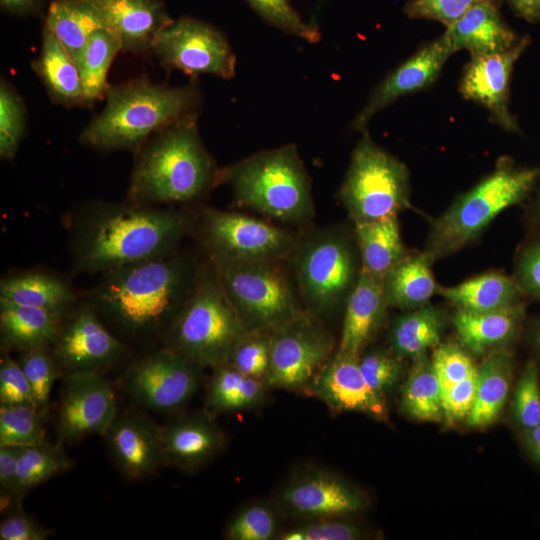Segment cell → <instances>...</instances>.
<instances>
[{
	"label": "cell",
	"mask_w": 540,
	"mask_h": 540,
	"mask_svg": "<svg viewBox=\"0 0 540 540\" xmlns=\"http://www.w3.org/2000/svg\"><path fill=\"white\" fill-rule=\"evenodd\" d=\"M163 453L166 461L192 467L204 463L221 445V434L204 417L177 420L161 427Z\"/></svg>",
	"instance_id": "obj_28"
},
{
	"label": "cell",
	"mask_w": 540,
	"mask_h": 540,
	"mask_svg": "<svg viewBox=\"0 0 540 540\" xmlns=\"http://www.w3.org/2000/svg\"><path fill=\"white\" fill-rule=\"evenodd\" d=\"M310 391L335 411L362 412L380 421L388 418L384 396L368 385L356 355L338 351L314 374Z\"/></svg>",
	"instance_id": "obj_19"
},
{
	"label": "cell",
	"mask_w": 540,
	"mask_h": 540,
	"mask_svg": "<svg viewBox=\"0 0 540 540\" xmlns=\"http://www.w3.org/2000/svg\"><path fill=\"white\" fill-rule=\"evenodd\" d=\"M359 367L368 385L382 396L395 386L403 370L399 356L382 351L359 358Z\"/></svg>",
	"instance_id": "obj_47"
},
{
	"label": "cell",
	"mask_w": 540,
	"mask_h": 540,
	"mask_svg": "<svg viewBox=\"0 0 540 540\" xmlns=\"http://www.w3.org/2000/svg\"><path fill=\"white\" fill-rule=\"evenodd\" d=\"M44 28L76 61L93 32L104 27L89 0H54L49 6Z\"/></svg>",
	"instance_id": "obj_35"
},
{
	"label": "cell",
	"mask_w": 540,
	"mask_h": 540,
	"mask_svg": "<svg viewBox=\"0 0 540 540\" xmlns=\"http://www.w3.org/2000/svg\"><path fill=\"white\" fill-rule=\"evenodd\" d=\"M291 257L302 297L321 312L338 306L350 294L360 273L349 240L333 230L299 241Z\"/></svg>",
	"instance_id": "obj_10"
},
{
	"label": "cell",
	"mask_w": 540,
	"mask_h": 540,
	"mask_svg": "<svg viewBox=\"0 0 540 540\" xmlns=\"http://www.w3.org/2000/svg\"><path fill=\"white\" fill-rule=\"evenodd\" d=\"M513 416L525 430L540 424V383L535 362H529L516 385L513 403Z\"/></svg>",
	"instance_id": "obj_45"
},
{
	"label": "cell",
	"mask_w": 540,
	"mask_h": 540,
	"mask_svg": "<svg viewBox=\"0 0 540 540\" xmlns=\"http://www.w3.org/2000/svg\"><path fill=\"white\" fill-rule=\"evenodd\" d=\"M286 506L307 517H333L355 513L363 508L364 499L341 479L314 473L292 482L283 493Z\"/></svg>",
	"instance_id": "obj_22"
},
{
	"label": "cell",
	"mask_w": 540,
	"mask_h": 540,
	"mask_svg": "<svg viewBox=\"0 0 540 540\" xmlns=\"http://www.w3.org/2000/svg\"><path fill=\"white\" fill-rule=\"evenodd\" d=\"M387 307L383 278L360 269L347 297L339 351L358 356L380 326Z\"/></svg>",
	"instance_id": "obj_24"
},
{
	"label": "cell",
	"mask_w": 540,
	"mask_h": 540,
	"mask_svg": "<svg viewBox=\"0 0 540 540\" xmlns=\"http://www.w3.org/2000/svg\"><path fill=\"white\" fill-rule=\"evenodd\" d=\"M228 184L235 201L288 223L314 216L310 177L293 144L264 150L218 172V184Z\"/></svg>",
	"instance_id": "obj_5"
},
{
	"label": "cell",
	"mask_w": 540,
	"mask_h": 540,
	"mask_svg": "<svg viewBox=\"0 0 540 540\" xmlns=\"http://www.w3.org/2000/svg\"><path fill=\"white\" fill-rule=\"evenodd\" d=\"M116 416L113 388L100 371L67 374L57 421L61 441L104 435Z\"/></svg>",
	"instance_id": "obj_15"
},
{
	"label": "cell",
	"mask_w": 540,
	"mask_h": 540,
	"mask_svg": "<svg viewBox=\"0 0 540 540\" xmlns=\"http://www.w3.org/2000/svg\"><path fill=\"white\" fill-rule=\"evenodd\" d=\"M228 364L246 376L266 378L270 364V332L247 331Z\"/></svg>",
	"instance_id": "obj_43"
},
{
	"label": "cell",
	"mask_w": 540,
	"mask_h": 540,
	"mask_svg": "<svg viewBox=\"0 0 540 540\" xmlns=\"http://www.w3.org/2000/svg\"><path fill=\"white\" fill-rule=\"evenodd\" d=\"M415 358L403 388L401 409L418 421L440 422L443 420L441 385L425 353Z\"/></svg>",
	"instance_id": "obj_37"
},
{
	"label": "cell",
	"mask_w": 540,
	"mask_h": 540,
	"mask_svg": "<svg viewBox=\"0 0 540 540\" xmlns=\"http://www.w3.org/2000/svg\"><path fill=\"white\" fill-rule=\"evenodd\" d=\"M260 379L240 373L229 364L215 368L208 391V404L215 411H233L251 407L261 400Z\"/></svg>",
	"instance_id": "obj_38"
},
{
	"label": "cell",
	"mask_w": 540,
	"mask_h": 540,
	"mask_svg": "<svg viewBox=\"0 0 540 540\" xmlns=\"http://www.w3.org/2000/svg\"><path fill=\"white\" fill-rule=\"evenodd\" d=\"M275 531V519L269 509L253 505L239 513L228 527L227 536L234 540H268Z\"/></svg>",
	"instance_id": "obj_49"
},
{
	"label": "cell",
	"mask_w": 540,
	"mask_h": 540,
	"mask_svg": "<svg viewBox=\"0 0 540 540\" xmlns=\"http://www.w3.org/2000/svg\"><path fill=\"white\" fill-rule=\"evenodd\" d=\"M104 109L82 130L79 141L111 151H138L158 132L188 118L201 106L196 84L174 87L146 77L110 86Z\"/></svg>",
	"instance_id": "obj_3"
},
{
	"label": "cell",
	"mask_w": 540,
	"mask_h": 540,
	"mask_svg": "<svg viewBox=\"0 0 540 540\" xmlns=\"http://www.w3.org/2000/svg\"><path fill=\"white\" fill-rule=\"evenodd\" d=\"M512 356L496 350L488 354L477 370L476 400L466 420L473 428L486 427L498 419L508 398Z\"/></svg>",
	"instance_id": "obj_30"
},
{
	"label": "cell",
	"mask_w": 540,
	"mask_h": 540,
	"mask_svg": "<svg viewBox=\"0 0 540 540\" xmlns=\"http://www.w3.org/2000/svg\"><path fill=\"white\" fill-rule=\"evenodd\" d=\"M45 411L32 404L0 406V445L28 446L45 442Z\"/></svg>",
	"instance_id": "obj_40"
},
{
	"label": "cell",
	"mask_w": 540,
	"mask_h": 540,
	"mask_svg": "<svg viewBox=\"0 0 540 540\" xmlns=\"http://www.w3.org/2000/svg\"><path fill=\"white\" fill-rule=\"evenodd\" d=\"M444 326L442 311L426 303L397 317L389 332V344L399 357H417L440 344Z\"/></svg>",
	"instance_id": "obj_34"
},
{
	"label": "cell",
	"mask_w": 540,
	"mask_h": 540,
	"mask_svg": "<svg viewBox=\"0 0 540 540\" xmlns=\"http://www.w3.org/2000/svg\"><path fill=\"white\" fill-rule=\"evenodd\" d=\"M333 349L330 334L303 312L270 332V386L297 388L308 382Z\"/></svg>",
	"instance_id": "obj_13"
},
{
	"label": "cell",
	"mask_w": 540,
	"mask_h": 540,
	"mask_svg": "<svg viewBox=\"0 0 540 540\" xmlns=\"http://www.w3.org/2000/svg\"><path fill=\"white\" fill-rule=\"evenodd\" d=\"M21 448L22 446L0 445V487L5 494H15Z\"/></svg>",
	"instance_id": "obj_55"
},
{
	"label": "cell",
	"mask_w": 540,
	"mask_h": 540,
	"mask_svg": "<svg viewBox=\"0 0 540 540\" xmlns=\"http://www.w3.org/2000/svg\"><path fill=\"white\" fill-rule=\"evenodd\" d=\"M195 276L184 259L171 253L102 273L91 299L94 307L123 331L152 334L167 324L170 327L190 294Z\"/></svg>",
	"instance_id": "obj_2"
},
{
	"label": "cell",
	"mask_w": 540,
	"mask_h": 540,
	"mask_svg": "<svg viewBox=\"0 0 540 540\" xmlns=\"http://www.w3.org/2000/svg\"><path fill=\"white\" fill-rule=\"evenodd\" d=\"M0 298L62 314H67L75 300L72 289L65 281L40 271L3 278L0 283Z\"/></svg>",
	"instance_id": "obj_32"
},
{
	"label": "cell",
	"mask_w": 540,
	"mask_h": 540,
	"mask_svg": "<svg viewBox=\"0 0 540 540\" xmlns=\"http://www.w3.org/2000/svg\"><path fill=\"white\" fill-rule=\"evenodd\" d=\"M437 292L457 309L476 312L515 304L523 293L516 280L497 272L485 273L452 287H438Z\"/></svg>",
	"instance_id": "obj_31"
},
{
	"label": "cell",
	"mask_w": 540,
	"mask_h": 540,
	"mask_svg": "<svg viewBox=\"0 0 540 540\" xmlns=\"http://www.w3.org/2000/svg\"><path fill=\"white\" fill-rule=\"evenodd\" d=\"M409 192L406 165L362 131L339 191L350 218L357 223L397 216L410 208Z\"/></svg>",
	"instance_id": "obj_9"
},
{
	"label": "cell",
	"mask_w": 540,
	"mask_h": 540,
	"mask_svg": "<svg viewBox=\"0 0 540 540\" xmlns=\"http://www.w3.org/2000/svg\"><path fill=\"white\" fill-rule=\"evenodd\" d=\"M218 172L199 135L197 117L188 118L158 132L137 151L128 200L154 206L190 202L218 185Z\"/></svg>",
	"instance_id": "obj_4"
},
{
	"label": "cell",
	"mask_w": 540,
	"mask_h": 540,
	"mask_svg": "<svg viewBox=\"0 0 540 540\" xmlns=\"http://www.w3.org/2000/svg\"><path fill=\"white\" fill-rule=\"evenodd\" d=\"M539 178L540 168H519L503 161L433 223L427 255L434 262L462 249L499 213L525 199Z\"/></svg>",
	"instance_id": "obj_7"
},
{
	"label": "cell",
	"mask_w": 540,
	"mask_h": 540,
	"mask_svg": "<svg viewBox=\"0 0 540 540\" xmlns=\"http://www.w3.org/2000/svg\"><path fill=\"white\" fill-rule=\"evenodd\" d=\"M524 441L530 456L540 463V424L532 429L525 430Z\"/></svg>",
	"instance_id": "obj_58"
},
{
	"label": "cell",
	"mask_w": 540,
	"mask_h": 540,
	"mask_svg": "<svg viewBox=\"0 0 540 540\" xmlns=\"http://www.w3.org/2000/svg\"><path fill=\"white\" fill-rule=\"evenodd\" d=\"M18 362L29 382L36 406L45 411L58 368L52 353L47 347L25 350Z\"/></svg>",
	"instance_id": "obj_42"
},
{
	"label": "cell",
	"mask_w": 540,
	"mask_h": 540,
	"mask_svg": "<svg viewBox=\"0 0 540 540\" xmlns=\"http://www.w3.org/2000/svg\"><path fill=\"white\" fill-rule=\"evenodd\" d=\"M354 224L360 269L383 278L406 255L397 216Z\"/></svg>",
	"instance_id": "obj_33"
},
{
	"label": "cell",
	"mask_w": 540,
	"mask_h": 540,
	"mask_svg": "<svg viewBox=\"0 0 540 540\" xmlns=\"http://www.w3.org/2000/svg\"><path fill=\"white\" fill-rule=\"evenodd\" d=\"M191 226L186 213L154 205L98 203L72 226L75 272L104 273L171 254Z\"/></svg>",
	"instance_id": "obj_1"
},
{
	"label": "cell",
	"mask_w": 540,
	"mask_h": 540,
	"mask_svg": "<svg viewBox=\"0 0 540 540\" xmlns=\"http://www.w3.org/2000/svg\"><path fill=\"white\" fill-rule=\"evenodd\" d=\"M499 6L490 1L478 3L446 27L444 35L453 53L462 49L471 56L501 53L520 41L501 17Z\"/></svg>",
	"instance_id": "obj_23"
},
{
	"label": "cell",
	"mask_w": 540,
	"mask_h": 540,
	"mask_svg": "<svg viewBox=\"0 0 540 540\" xmlns=\"http://www.w3.org/2000/svg\"><path fill=\"white\" fill-rule=\"evenodd\" d=\"M198 367L166 348L134 363L123 385L140 405L154 411H171L186 403L198 387Z\"/></svg>",
	"instance_id": "obj_14"
},
{
	"label": "cell",
	"mask_w": 540,
	"mask_h": 540,
	"mask_svg": "<svg viewBox=\"0 0 540 540\" xmlns=\"http://www.w3.org/2000/svg\"><path fill=\"white\" fill-rule=\"evenodd\" d=\"M32 69L51 101L67 108L87 106L76 61L46 28L43 29L40 53L32 62Z\"/></svg>",
	"instance_id": "obj_27"
},
{
	"label": "cell",
	"mask_w": 540,
	"mask_h": 540,
	"mask_svg": "<svg viewBox=\"0 0 540 540\" xmlns=\"http://www.w3.org/2000/svg\"><path fill=\"white\" fill-rule=\"evenodd\" d=\"M104 435L118 467L130 479L150 476L165 461L161 427L143 415H117Z\"/></svg>",
	"instance_id": "obj_20"
},
{
	"label": "cell",
	"mask_w": 540,
	"mask_h": 540,
	"mask_svg": "<svg viewBox=\"0 0 540 540\" xmlns=\"http://www.w3.org/2000/svg\"><path fill=\"white\" fill-rule=\"evenodd\" d=\"M253 9L278 29L310 43L320 38L318 28L305 22L289 0H247Z\"/></svg>",
	"instance_id": "obj_44"
},
{
	"label": "cell",
	"mask_w": 540,
	"mask_h": 540,
	"mask_svg": "<svg viewBox=\"0 0 540 540\" xmlns=\"http://www.w3.org/2000/svg\"><path fill=\"white\" fill-rule=\"evenodd\" d=\"M431 362L442 391L477 371L471 357L460 346L452 343L435 347Z\"/></svg>",
	"instance_id": "obj_46"
},
{
	"label": "cell",
	"mask_w": 540,
	"mask_h": 540,
	"mask_svg": "<svg viewBox=\"0 0 540 540\" xmlns=\"http://www.w3.org/2000/svg\"><path fill=\"white\" fill-rule=\"evenodd\" d=\"M50 533L20 510L8 514L0 524L1 540H44Z\"/></svg>",
	"instance_id": "obj_54"
},
{
	"label": "cell",
	"mask_w": 540,
	"mask_h": 540,
	"mask_svg": "<svg viewBox=\"0 0 540 540\" xmlns=\"http://www.w3.org/2000/svg\"><path fill=\"white\" fill-rule=\"evenodd\" d=\"M529 44L527 36L510 50L471 56L464 68L459 91L466 99L483 105L503 129L514 132L519 127L509 111V85L513 66Z\"/></svg>",
	"instance_id": "obj_18"
},
{
	"label": "cell",
	"mask_w": 540,
	"mask_h": 540,
	"mask_svg": "<svg viewBox=\"0 0 540 540\" xmlns=\"http://www.w3.org/2000/svg\"><path fill=\"white\" fill-rule=\"evenodd\" d=\"M71 463L59 445L46 442L22 446L17 466L15 494L23 493L67 470Z\"/></svg>",
	"instance_id": "obj_39"
},
{
	"label": "cell",
	"mask_w": 540,
	"mask_h": 540,
	"mask_svg": "<svg viewBox=\"0 0 540 540\" xmlns=\"http://www.w3.org/2000/svg\"><path fill=\"white\" fill-rule=\"evenodd\" d=\"M200 235L213 260L283 261L298 238L291 232L241 213L203 209Z\"/></svg>",
	"instance_id": "obj_11"
},
{
	"label": "cell",
	"mask_w": 540,
	"mask_h": 540,
	"mask_svg": "<svg viewBox=\"0 0 540 540\" xmlns=\"http://www.w3.org/2000/svg\"><path fill=\"white\" fill-rule=\"evenodd\" d=\"M476 391L477 371L442 391L443 419L447 425L467 420L475 404Z\"/></svg>",
	"instance_id": "obj_50"
},
{
	"label": "cell",
	"mask_w": 540,
	"mask_h": 540,
	"mask_svg": "<svg viewBox=\"0 0 540 540\" xmlns=\"http://www.w3.org/2000/svg\"><path fill=\"white\" fill-rule=\"evenodd\" d=\"M103 27L114 34L122 52L152 50L157 35L173 20L158 0H89Z\"/></svg>",
	"instance_id": "obj_21"
},
{
	"label": "cell",
	"mask_w": 540,
	"mask_h": 540,
	"mask_svg": "<svg viewBox=\"0 0 540 540\" xmlns=\"http://www.w3.org/2000/svg\"><path fill=\"white\" fill-rule=\"evenodd\" d=\"M151 51L170 70L224 79L235 75L236 57L224 35L192 18H181L167 25L157 35Z\"/></svg>",
	"instance_id": "obj_12"
},
{
	"label": "cell",
	"mask_w": 540,
	"mask_h": 540,
	"mask_svg": "<svg viewBox=\"0 0 540 540\" xmlns=\"http://www.w3.org/2000/svg\"><path fill=\"white\" fill-rule=\"evenodd\" d=\"M66 314L0 298V336L4 349L20 352L53 344Z\"/></svg>",
	"instance_id": "obj_26"
},
{
	"label": "cell",
	"mask_w": 540,
	"mask_h": 540,
	"mask_svg": "<svg viewBox=\"0 0 540 540\" xmlns=\"http://www.w3.org/2000/svg\"><path fill=\"white\" fill-rule=\"evenodd\" d=\"M525 306L521 301L492 311L457 309L452 322L462 347L476 355L511 342L519 331Z\"/></svg>",
	"instance_id": "obj_25"
},
{
	"label": "cell",
	"mask_w": 540,
	"mask_h": 540,
	"mask_svg": "<svg viewBox=\"0 0 540 540\" xmlns=\"http://www.w3.org/2000/svg\"><path fill=\"white\" fill-rule=\"evenodd\" d=\"M486 1L501 4V0H409L404 12L409 18L435 20L448 27L471 7Z\"/></svg>",
	"instance_id": "obj_48"
},
{
	"label": "cell",
	"mask_w": 540,
	"mask_h": 540,
	"mask_svg": "<svg viewBox=\"0 0 540 540\" xmlns=\"http://www.w3.org/2000/svg\"><path fill=\"white\" fill-rule=\"evenodd\" d=\"M514 12L529 22H540V0H508Z\"/></svg>",
	"instance_id": "obj_56"
},
{
	"label": "cell",
	"mask_w": 540,
	"mask_h": 540,
	"mask_svg": "<svg viewBox=\"0 0 540 540\" xmlns=\"http://www.w3.org/2000/svg\"><path fill=\"white\" fill-rule=\"evenodd\" d=\"M210 262L247 331L271 332L302 313L281 261Z\"/></svg>",
	"instance_id": "obj_8"
},
{
	"label": "cell",
	"mask_w": 540,
	"mask_h": 540,
	"mask_svg": "<svg viewBox=\"0 0 540 540\" xmlns=\"http://www.w3.org/2000/svg\"><path fill=\"white\" fill-rule=\"evenodd\" d=\"M539 210H540V197H539Z\"/></svg>",
	"instance_id": "obj_60"
},
{
	"label": "cell",
	"mask_w": 540,
	"mask_h": 540,
	"mask_svg": "<svg viewBox=\"0 0 540 540\" xmlns=\"http://www.w3.org/2000/svg\"><path fill=\"white\" fill-rule=\"evenodd\" d=\"M531 338L533 345L540 352V321L534 326Z\"/></svg>",
	"instance_id": "obj_59"
},
{
	"label": "cell",
	"mask_w": 540,
	"mask_h": 540,
	"mask_svg": "<svg viewBox=\"0 0 540 540\" xmlns=\"http://www.w3.org/2000/svg\"><path fill=\"white\" fill-rule=\"evenodd\" d=\"M124 346L99 320L95 311L82 307L65 315L53 343L52 355L68 373L100 371L116 361Z\"/></svg>",
	"instance_id": "obj_16"
},
{
	"label": "cell",
	"mask_w": 540,
	"mask_h": 540,
	"mask_svg": "<svg viewBox=\"0 0 540 540\" xmlns=\"http://www.w3.org/2000/svg\"><path fill=\"white\" fill-rule=\"evenodd\" d=\"M122 51L117 37L105 28L93 32L76 59L87 106L105 97L107 76L116 55Z\"/></svg>",
	"instance_id": "obj_36"
},
{
	"label": "cell",
	"mask_w": 540,
	"mask_h": 540,
	"mask_svg": "<svg viewBox=\"0 0 540 540\" xmlns=\"http://www.w3.org/2000/svg\"><path fill=\"white\" fill-rule=\"evenodd\" d=\"M360 537L358 528L348 522L321 521L281 535L283 540H353Z\"/></svg>",
	"instance_id": "obj_52"
},
{
	"label": "cell",
	"mask_w": 540,
	"mask_h": 540,
	"mask_svg": "<svg viewBox=\"0 0 540 540\" xmlns=\"http://www.w3.org/2000/svg\"><path fill=\"white\" fill-rule=\"evenodd\" d=\"M0 404L35 405L29 382L18 361L4 355L0 361Z\"/></svg>",
	"instance_id": "obj_51"
},
{
	"label": "cell",
	"mask_w": 540,
	"mask_h": 540,
	"mask_svg": "<svg viewBox=\"0 0 540 540\" xmlns=\"http://www.w3.org/2000/svg\"><path fill=\"white\" fill-rule=\"evenodd\" d=\"M27 111L23 99L5 78L0 81V157L16 155L25 135Z\"/></svg>",
	"instance_id": "obj_41"
},
{
	"label": "cell",
	"mask_w": 540,
	"mask_h": 540,
	"mask_svg": "<svg viewBox=\"0 0 540 540\" xmlns=\"http://www.w3.org/2000/svg\"><path fill=\"white\" fill-rule=\"evenodd\" d=\"M246 332L211 263L198 270L189 296L169 327L167 348L198 367L217 368L228 364Z\"/></svg>",
	"instance_id": "obj_6"
},
{
	"label": "cell",
	"mask_w": 540,
	"mask_h": 540,
	"mask_svg": "<svg viewBox=\"0 0 540 540\" xmlns=\"http://www.w3.org/2000/svg\"><path fill=\"white\" fill-rule=\"evenodd\" d=\"M39 0H0L1 6L14 14L32 12L38 6Z\"/></svg>",
	"instance_id": "obj_57"
},
{
	"label": "cell",
	"mask_w": 540,
	"mask_h": 540,
	"mask_svg": "<svg viewBox=\"0 0 540 540\" xmlns=\"http://www.w3.org/2000/svg\"><path fill=\"white\" fill-rule=\"evenodd\" d=\"M432 262L425 251L400 259L383 277L387 305L412 310L428 303L438 290Z\"/></svg>",
	"instance_id": "obj_29"
},
{
	"label": "cell",
	"mask_w": 540,
	"mask_h": 540,
	"mask_svg": "<svg viewBox=\"0 0 540 540\" xmlns=\"http://www.w3.org/2000/svg\"><path fill=\"white\" fill-rule=\"evenodd\" d=\"M451 54L453 51L444 33L422 46L389 72L373 90L366 104L354 117L352 128L360 132L366 130L372 117L395 100L429 87Z\"/></svg>",
	"instance_id": "obj_17"
},
{
	"label": "cell",
	"mask_w": 540,
	"mask_h": 540,
	"mask_svg": "<svg viewBox=\"0 0 540 540\" xmlns=\"http://www.w3.org/2000/svg\"><path fill=\"white\" fill-rule=\"evenodd\" d=\"M517 279L521 291L540 299V240L529 244L517 262Z\"/></svg>",
	"instance_id": "obj_53"
}]
</instances>
